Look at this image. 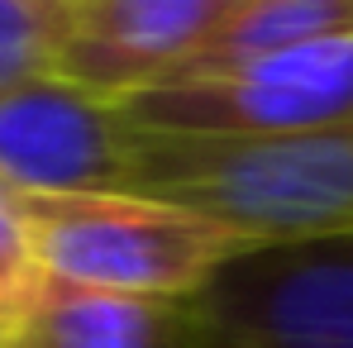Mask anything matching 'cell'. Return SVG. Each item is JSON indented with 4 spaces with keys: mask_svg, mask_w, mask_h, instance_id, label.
<instances>
[{
    "mask_svg": "<svg viewBox=\"0 0 353 348\" xmlns=\"http://www.w3.org/2000/svg\"><path fill=\"white\" fill-rule=\"evenodd\" d=\"M129 191L176 201L253 243L353 234V124L268 139L139 134Z\"/></svg>",
    "mask_w": 353,
    "mask_h": 348,
    "instance_id": "6da1fadb",
    "label": "cell"
},
{
    "mask_svg": "<svg viewBox=\"0 0 353 348\" xmlns=\"http://www.w3.org/2000/svg\"><path fill=\"white\" fill-rule=\"evenodd\" d=\"M19 210L48 277L143 300H196L234 258L258 248L210 215L139 191L29 196Z\"/></svg>",
    "mask_w": 353,
    "mask_h": 348,
    "instance_id": "7a4b0ae2",
    "label": "cell"
},
{
    "mask_svg": "<svg viewBox=\"0 0 353 348\" xmlns=\"http://www.w3.org/2000/svg\"><path fill=\"white\" fill-rule=\"evenodd\" d=\"M186 305L196 348H353V234L258 243Z\"/></svg>",
    "mask_w": 353,
    "mask_h": 348,
    "instance_id": "3957f363",
    "label": "cell"
},
{
    "mask_svg": "<svg viewBox=\"0 0 353 348\" xmlns=\"http://www.w3.org/2000/svg\"><path fill=\"white\" fill-rule=\"evenodd\" d=\"M139 134L268 139L353 124V34L315 39L196 86H158L119 101Z\"/></svg>",
    "mask_w": 353,
    "mask_h": 348,
    "instance_id": "277c9868",
    "label": "cell"
},
{
    "mask_svg": "<svg viewBox=\"0 0 353 348\" xmlns=\"http://www.w3.org/2000/svg\"><path fill=\"white\" fill-rule=\"evenodd\" d=\"M139 129L119 105L62 76H39L0 101V186L29 196H101L134 186Z\"/></svg>",
    "mask_w": 353,
    "mask_h": 348,
    "instance_id": "5b68a950",
    "label": "cell"
},
{
    "mask_svg": "<svg viewBox=\"0 0 353 348\" xmlns=\"http://www.w3.org/2000/svg\"><path fill=\"white\" fill-rule=\"evenodd\" d=\"M230 5L234 0H67L53 76L119 105L163 86Z\"/></svg>",
    "mask_w": 353,
    "mask_h": 348,
    "instance_id": "8992f818",
    "label": "cell"
},
{
    "mask_svg": "<svg viewBox=\"0 0 353 348\" xmlns=\"http://www.w3.org/2000/svg\"><path fill=\"white\" fill-rule=\"evenodd\" d=\"M0 348H196V329L186 300L115 296L43 272Z\"/></svg>",
    "mask_w": 353,
    "mask_h": 348,
    "instance_id": "52a82bcc",
    "label": "cell"
},
{
    "mask_svg": "<svg viewBox=\"0 0 353 348\" xmlns=\"http://www.w3.org/2000/svg\"><path fill=\"white\" fill-rule=\"evenodd\" d=\"M353 34V0H234L210 39L176 67L163 86H196L230 76L239 67L277 58L287 48ZM158 91V86H153Z\"/></svg>",
    "mask_w": 353,
    "mask_h": 348,
    "instance_id": "ba28073f",
    "label": "cell"
},
{
    "mask_svg": "<svg viewBox=\"0 0 353 348\" xmlns=\"http://www.w3.org/2000/svg\"><path fill=\"white\" fill-rule=\"evenodd\" d=\"M67 0H0V101L39 76H53Z\"/></svg>",
    "mask_w": 353,
    "mask_h": 348,
    "instance_id": "9c48e42d",
    "label": "cell"
},
{
    "mask_svg": "<svg viewBox=\"0 0 353 348\" xmlns=\"http://www.w3.org/2000/svg\"><path fill=\"white\" fill-rule=\"evenodd\" d=\"M39 287H43V267H39L34 238L24 225L19 196L0 186V344L10 339V329L19 325Z\"/></svg>",
    "mask_w": 353,
    "mask_h": 348,
    "instance_id": "30bf717a",
    "label": "cell"
}]
</instances>
